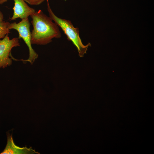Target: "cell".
I'll return each mask as SVG.
<instances>
[{
    "mask_svg": "<svg viewBox=\"0 0 154 154\" xmlns=\"http://www.w3.org/2000/svg\"><path fill=\"white\" fill-rule=\"evenodd\" d=\"M30 16L33 27L31 32L32 44L46 45L53 38L61 37L59 27L41 10L35 11Z\"/></svg>",
    "mask_w": 154,
    "mask_h": 154,
    "instance_id": "obj_1",
    "label": "cell"
},
{
    "mask_svg": "<svg viewBox=\"0 0 154 154\" xmlns=\"http://www.w3.org/2000/svg\"><path fill=\"white\" fill-rule=\"evenodd\" d=\"M46 1L49 17L61 29L66 35L68 40L71 41L76 46L78 51L79 56L80 57H83L84 54L86 53L88 47L91 46L90 43H89L86 45H84L80 37L79 29L77 27H75L70 21L57 17L51 9L48 0Z\"/></svg>",
    "mask_w": 154,
    "mask_h": 154,
    "instance_id": "obj_2",
    "label": "cell"
},
{
    "mask_svg": "<svg viewBox=\"0 0 154 154\" xmlns=\"http://www.w3.org/2000/svg\"><path fill=\"white\" fill-rule=\"evenodd\" d=\"M30 24L28 18L22 19L19 23L16 22L10 23L9 26V29H14L19 33V38H22L27 45L29 51V58L24 61L33 63L38 57V54L32 48L31 43V32L30 31Z\"/></svg>",
    "mask_w": 154,
    "mask_h": 154,
    "instance_id": "obj_3",
    "label": "cell"
},
{
    "mask_svg": "<svg viewBox=\"0 0 154 154\" xmlns=\"http://www.w3.org/2000/svg\"><path fill=\"white\" fill-rule=\"evenodd\" d=\"M19 39L15 37L10 39L7 34L0 40V68H5L11 64L12 60L9 56L12 49L20 46Z\"/></svg>",
    "mask_w": 154,
    "mask_h": 154,
    "instance_id": "obj_4",
    "label": "cell"
},
{
    "mask_svg": "<svg viewBox=\"0 0 154 154\" xmlns=\"http://www.w3.org/2000/svg\"><path fill=\"white\" fill-rule=\"evenodd\" d=\"M8 0H0V5H1ZM14 2V5L13 9V13L11 20H14L16 19L20 18L22 19L28 18L36 11L30 7L24 0H13Z\"/></svg>",
    "mask_w": 154,
    "mask_h": 154,
    "instance_id": "obj_5",
    "label": "cell"
},
{
    "mask_svg": "<svg viewBox=\"0 0 154 154\" xmlns=\"http://www.w3.org/2000/svg\"><path fill=\"white\" fill-rule=\"evenodd\" d=\"M36 153L31 149H28L26 147L20 148L16 146L14 144L12 136L9 135L8 137L7 143L6 146L1 154H27Z\"/></svg>",
    "mask_w": 154,
    "mask_h": 154,
    "instance_id": "obj_6",
    "label": "cell"
},
{
    "mask_svg": "<svg viewBox=\"0 0 154 154\" xmlns=\"http://www.w3.org/2000/svg\"><path fill=\"white\" fill-rule=\"evenodd\" d=\"M10 23L3 21V15L0 11V39L3 38L6 35L10 33L9 26Z\"/></svg>",
    "mask_w": 154,
    "mask_h": 154,
    "instance_id": "obj_7",
    "label": "cell"
},
{
    "mask_svg": "<svg viewBox=\"0 0 154 154\" xmlns=\"http://www.w3.org/2000/svg\"><path fill=\"white\" fill-rule=\"evenodd\" d=\"M26 2L31 5H38L46 0H24Z\"/></svg>",
    "mask_w": 154,
    "mask_h": 154,
    "instance_id": "obj_8",
    "label": "cell"
}]
</instances>
